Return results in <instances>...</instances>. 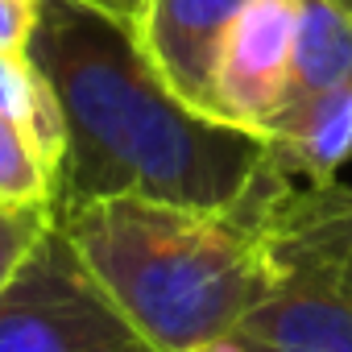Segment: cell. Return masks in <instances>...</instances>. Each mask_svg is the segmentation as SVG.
I'll return each instance as SVG.
<instances>
[{"label": "cell", "instance_id": "6da1fadb", "mask_svg": "<svg viewBox=\"0 0 352 352\" xmlns=\"http://www.w3.org/2000/svg\"><path fill=\"white\" fill-rule=\"evenodd\" d=\"M30 63L67 129L54 204L145 195L224 212L270 157L261 133L174 96L112 0H38Z\"/></svg>", "mask_w": 352, "mask_h": 352}, {"label": "cell", "instance_id": "7a4b0ae2", "mask_svg": "<svg viewBox=\"0 0 352 352\" xmlns=\"http://www.w3.org/2000/svg\"><path fill=\"white\" fill-rule=\"evenodd\" d=\"M54 224L153 352L224 344L278 282L265 236L241 204L212 212L104 195L54 204Z\"/></svg>", "mask_w": 352, "mask_h": 352}, {"label": "cell", "instance_id": "3957f363", "mask_svg": "<svg viewBox=\"0 0 352 352\" xmlns=\"http://www.w3.org/2000/svg\"><path fill=\"white\" fill-rule=\"evenodd\" d=\"M0 352H153L104 298L58 224L0 286Z\"/></svg>", "mask_w": 352, "mask_h": 352}, {"label": "cell", "instance_id": "277c9868", "mask_svg": "<svg viewBox=\"0 0 352 352\" xmlns=\"http://www.w3.org/2000/svg\"><path fill=\"white\" fill-rule=\"evenodd\" d=\"M298 0H245L216 58V116L261 133L278 112L290 71ZM265 137V133H261Z\"/></svg>", "mask_w": 352, "mask_h": 352}, {"label": "cell", "instance_id": "5b68a950", "mask_svg": "<svg viewBox=\"0 0 352 352\" xmlns=\"http://www.w3.org/2000/svg\"><path fill=\"white\" fill-rule=\"evenodd\" d=\"M208 352H352V298L331 270H286L245 323Z\"/></svg>", "mask_w": 352, "mask_h": 352}, {"label": "cell", "instance_id": "8992f818", "mask_svg": "<svg viewBox=\"0 0 352 352\" xmlns=\"http://www.w3.org/2000/svg\"><path fill=\"white\" fill-rule=\"evenodd\" d=\"M241 9L245 0H141L133 13L137 38L157 75L179 100L208 116H216V58Z\"/></svg>", "mask_w": 352, "mask_h": 352}, {"label": "cell", "instance_id": "52a82bcc", "mask_svg": "<svg viewBox=\"0 0 352 352\" xmlns=\"http://www.w3.org/2000/svg\"><path fill=\"white\" fill-rule=\"evenodd\" d=\"M344 83H352V9H340L336 0H298L286 91L265 129Z\"/></svg>", "mask_w": 352, "mask_h": 352}, {"label": "cell", "instance_id": "ba28073f", "mask_svg": "<svg viewBox=\"0 0 352 352\" xmlns=\"http://www.w3.org/2000/svg\"><path fill=\"white\" fill-rule=\"evenodd\" d=\"M270 157L302 183L327 187L352 153V83L311 100L265 129Z\"/></svg>", "mask_w": 352, "mask_h": 352}, {"label": "cell", "instance_id": "9c48e42d", "mask_svg": "<svg viewBox=\"0 0 352 352\" xmlns=\"http://www.w3.org/2000/svg\"><path fill=\"white\" fill-rule=\"evenodd\" d=\"M54 191H58V174L42 157L30 129L0 116V204L42 208L54 204Z\"/></svg>", "mask_w": 352, "mask_h": 352}, {"label": "cell", "instance_id": "30bf717a", "mask_svg": "<svg viewBox=\"0 0 352 352\" xmlns=\"http://www.w3.org/2000/svg\"><path fill=\"white\" fill-rule=\"evenodd\" d=\"M50 228H54V204H42V208L0 204V286L21 270V261L34 253V245Z\"/></svg>", "mask_w": 352, "mask_h": 352}, {"label": "cell", "instance_id": "8fae6325", "mask_svg": "<svg viewBox=\"0 0 352 352\" xmlns=\"http://www.w3.org/2000/svg\"><path fill=\"white\" fill-rule=\"evenodd\" d=\"M38 30V0H0V54L25 58Z\"/></svg>", "mask_w": 352, "mask_h": 352}, {"label": "cell", "instance_id": "7c38bea8", "mask_svg": "<svg viewBox=\"0 0 352 352\" xmlns=\"http://www.w3.org/2000/svg\"><path fill=\"white\" fill-rule=\"evenodd\" d=\"M340 290L352 298V253H348V261H344V270H340Z\"/></svg>", "mask_w": 352, "mask_h": 352}, {"label": "cell", "instance_id": "4fadbf2b", "mask_svg": "<svg viewBox=\"0 0 352 352\" xmlns=\"http://www.w3.org/2000/svg\"><path fill=\"white\" fill-rule=\"evenodd\" d=\"M112 5H116V9H124V13H129V17H133V13H137V9H141V0H112Z\"/></svg>", "mask_w": 352, "mask_h": 352}, {"label": "cell", "instance_id": "5bb4252c", "mask_svg": "<svg viewBox=\"0 0 352 352\" xmlns=\"http://www.w3.org/2000/svg\"><path fill=\"white\" fill-rule=\"evenodd\" d=\"M336 5H340V9H352V0H336Z\"/></svg>", "mask_w": 352, "mask_h": 352}]
</instances>
